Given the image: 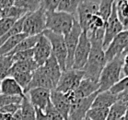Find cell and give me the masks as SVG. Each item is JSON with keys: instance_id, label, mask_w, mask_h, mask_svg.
I'll use <instances>...</instances> for the list:
<instances>
[{"instance_id": "ffe728a7", "label": "cell", "mask_w": 128, "mask_h": 120, "mask_svg": "<svg viewBox=\"0 0 128 120\" xmlns=\"http://www.w3.org/2000/svg\"><path fill=\"white\" fill-rule=\"evenodd\" d=\"M118 101L117 94H114L109 91H98L94 99L91 107H100V108H110L114 102Z\"/></svg>"}, {"instance_id": "cb8c5ba5", "label": "cell", "mask_w": 128, "mask_h": 120, "mask_svg": "<svg viewBox=\"0 0 128 120\" xmlns=\"http://www.w3.org/2000/svg\"><path fill=\"white\" fill-rule=\"evenodd\" d=\"M116 13L124 31H128V0H116Z\"/></svg>"}, {"instance_id": "7402d4cb", "label": "cell", "mask_w": 128, "mask_h": 120, "mask_svg": "<svg viewBox=\"0 0 128 120\" xmlns=\"http://www.w3.org/2000/svg\"><path fill=\"white\" fill-rule=\"evenodd\" d=\"M128 102L117 101L109 108L106 120H118L124 116Z\"/></svg>"}, {"instance_id": "1f68e13d", "label": "cell", "mask_w": 128, "mask_h": 120, "mask_svg": "<svg viewBox=\"0 0 128 120\" xmlns=\"http://www.w3.org/2000/svg\"><path fill=\"white\" fill-rule=\"evenodd\" d=\"M14 64L11 56H0V80L8 77L9 69Z\"/></svg>"}, {"instance_id": "d4e9b609", "label": "cell", "mask_w": 128, "mask_h": 120, "mask_svg": "<svg viewBox=\"0 0 128 120\" xmlns=\"http://www.w3.org/2000/svg\"><path fill=\"white\" fill-rule=\"evenodd\" d=\"M20 113L22 120H35V118H36L35 107L30 102V101L29 100L26 94L21 100Z\"/></svg>"}, {"instance_id": "816d5d0a", "label": "cell", "mask_w": 128, "mask_h": 120, "mask_svg": "<svg viewBox=\"0 0 128 120\" xmlns=\"http://www.w3.org/2000/svg\"><path fill=\"white\" fill-rule=\"evenodd\" d=\"M124 118V120H128V104H127V107H126V111H125Z\"/></svg>"}, {"instance_id": "30bf717a", "label": "cell", "mask_w": 128, "mask_h": 120, "mask_svg": "<svg viewBox=\"0 0 128 120\" xmlns=\"http://www.w3.org/2000/svg\"><path fill=\"white\" fill-rule=\"evenodd\" d=\"M97 93H98V91L87 98L76 100L75 102H71L67 120H84L87 112L91 107V104H92Z\"/></svg>"}, {"instance_id": "44dd1931", "label": "cell", "mask_w": 128, "mask_h": 120, "mask_svg": "<svg viewBox=\"0 0 128 120\" xmlns=\"http://www.w3.org/2000/svg\"><path fill=\"white\" fill-rule=\"evenodd\" d=\"M39 66L33 60V58L25 60V61L15 62L14 64L12 65L11 68L9 69L8 77L15 72H33Z\"/></svg>"}, {"instance_id": "11a10c76", "label": "cell", "mask_w": 128, "mask_h": 120, "mask_svg": "<svg viewBox=\"0 0 128 120\" xmlns=\"http://www.w3.org/2000/svg\"><path fill=\"white\" fill-rule=\"evenodd\" d=\"M118 120H124V117H122V118H120V119H118Z\"/></svg>"}, {"instance_id": "e0dca14e", "label": "cell", "mask_w": 128, "mask_h": 120, "mask_svg": "<svg viewBox=\"0 0 128 120\" xmlns=\"http://www.w3.org/2000/svg\"><path fill=\"white\" fill-rule=\"evenodd\" d=\"M34 88H44V89L51 90V91L54 90L52 81L50 80V79L47 77L46 74H45L42 67H39L38 68H36L33 71L30 82L29 83L28 87L25 89L24 93L26 94L30 90Z\"/></svg>"}, {"instance_id": "d6a6232c", "label": "cell", "mask_w": 128, "mask_h": 120, "mask_svg": "<svg viewBox=\"0 0 128 120\" xmlns=\"http://www.w3.org/2000/svg\"><path fill=\"white\" fill-rule=\"evenodd\" d=\"M32 73L33 72H15V73H12L9 77H12L17 81L18 84L23 89L24 91L30 82Z\"/></svg>"}, {"instance_id": "ac0fdd59", "label": "cell", "mask_w": 128, "mask_h": 120, "mask_svg": "<svg viewBox=\"0 0 128 120\" xmlns=\"http://www.w3.org/2000/svg\"><path fill=\"white\" fill-rule=\"evenodd\" d=\"M42 67L44 68L47 77L52 81L54 88H56V85H57V82H58L59 79H60V76H61L62 69L60 66H59L57 60H56V58L54 57V56L52 54L49 58L47 59L45 63Z\"/></svg>"}, {"instance_id": "f6af8a7d", "label": "cell", "mask_w": 128, "mask_h": 120, "mask_svg": "<svg viewBox=\"0 0 128 120\" xmlns=\"http://www.w3.org/2000/svg\"><path fill=\"white\" fill-rule=\"evenodd\" d=\"M117 98L118 101H122V102H128V88L120 92L119 94H117Z\"/></svg>"}, {"instance_id": "3957f363", "label": "cell", "mask_w": 128, "mask_h": 120, "mask_svg": "<svg viewBox=\"0 0 128 120\" xmlns=\"http://www.w3.org/2000/svg\"><path fill=\"white\" fill-rule=\"evenodd\" d=\"M45 15H46V21H45L46 30L64 36L72 29L73 23L75 21V16L58 10L46 11Z\"/></svg>"}, {"instance_id": "8992f818", "label": "cell", "mask_w": 128, "mask_h": 120, "mask_svg": "<svg viewBox=\"0 0 128 120\" xmlns=\"http://www.w3.org/2000/svg\"><path fill=\"white\" fill-rule=\"evenodd\" d=\"M44 36L49 40L51 46H52V54L54 56L62 71L66 69V47L64 44V36L54 33L49 30H44L42 32Z\"/></svg>"}, {"instance_id": "bcb514c9", "label": "cell", "mask_w": 128, "mask_h": 120, "mask_svg": "<svg viewBox=\"0 0 128 120\" xmlns=\"http://www.w3.org/2000/svg\"><path fill=\"white\" fill-rule=\"evenodd\" d=\"M12 120H22L21 117V113H20V108L18 109L16 113L12 114Z\"/></svg>"}, {"instance_id": "4316f807", "label": "cell", "mask_w": 128, "mask_h": 120, "mask_svg": "<svg viewBox=\"0 0 128 120\" xmlns=\"http://www.w3.org/2000/svg\"><path fill=\"white\" fill-rule=\"evenodd\" d=\"M84 1L86 0H60L56 10L66 12V13L75 16L78 6Z\"/></svg>"}, {"instance_id": "b9f144b4", "label": "cell", "mask_w": 128, "mask_h": 120, "mask_svg": "<svg viewBox=\"0 0 128 120\" xmlns=\"http://www.w3.org/2000/svg\"><path fill=\"white\" fill-rule=\"evenodd\" d=\"M20 108V103H12V104H8L5 105L4 107L0 108V113L2 114H13L14 113Z\"/></svg>"}, {"instance_id": "603a6c76", "label": "cell", "mask_w": 128, "mask_h": 120, "mask_svg": "<svg viewBox=\"0 0 128 120\" xmlns=\"http://www.w3.org/2000/svg\"><path fill=\"white\" fill-rule=\"evenodd\" d=\"M27 36H28L27 34L22 32V33L16 34V35L12 36L9 39H8L2 45H0V56L8 55L24 38H26Z\"/></svg>"}, {"instance_id": "5b68a950", "label": "cell", "mask_w": 128, "mask_h": 120, "mask_svg": "<svg viewBox=\"0 0 128 120\" xmlns=\"http://www.w3.org/2000/svg\"><path fill=\"white\" fill-rule=\"evenodd\" d=\"M84 79V71L75 69V68H66L62 71L60 79L54 90L63 93H67L73 91L79 85L80 81Z\"/></svg>"}, {"instance_id": "836d02e7", "label": "cell", "mask_w": 128, "mask_h": 120, "mask_svg": "<svg viewBox=\"0 0 128 120\" xmlns=\"http://www.w3.org/2000/svg\"><path fill=\"white\" fill-rule=\"evenodd\" d=\"M109 108H100V107H90L87 112L86 117L90 120H106L108 115Z\"/></svg>"}, {"instance_id": "60d3db41", "label": "cell", "mask_w": 128, "mask_h": 120, "mask_svg": "<svg viewBox=\"0 0 128 120\" xmlns=\"http://www.w3.org/2000/svg\"><path fill=\"white\" fill-rule=\"evenodd\" d=\"M60 0H42V8L45 11H54L57 9Z\"/></svg>"}, {"instance_id": "74e56055", "label": "cell", "mask_w": 128, "mask_h": 120, "mask_svg": "<svg viewBox=\"0 0 128 120\" xmlns=\"http://www.w3.org/2000/svg\"><path fill=\"white\" fill-rule=\"evenodd\" d=\"M12 56L13 62H20V61H25V60H29V59L33 58V50L29 49L25 50V51H21L18 53L15 54Z\"/></svg>"}, {"instance_id": "d6986e66", "label": "cell", "mask_w": 128, "mask_h": 120, "mask_svg": "<svg viewBox=\"0 0 128 120\" xmlns=\"http://www.w3.org/2000/svg\"><path fill=\"white\" fill-rule=\"evenodd\" d=\"M0 93L15 96H25L23 89L18 84L12 77H6L0 80Z\"/></svg>"}, {"instance_id": "6da1fadb", "label": "cell", "mask_w": 128, "mask_h": 120, "mask_svg": "<svg viewBox=\"0 0 128 120\" xmlns=\"http://www.w3.org/2000/svg\"><path fill=\"white\" fill-rule=\"evenodd\" d=\"M88 35L90 40L91 48L88 61L82 70L84 71V79L99 82L100 75L107 63V60L105 58L104 48L102 46L104 29L99 30L98 32Z\"/></svg>"}, {"instance_id": "e575fe53", "label": "cell", "mask_w": 128, "mask_h": 120, "mask_svg": "<svg viewBox=\"0 0 128 120\" xmlns=\"http://www.w3.org/2000/svg\"><path fill=\"white\" fill-rule=\"evenodd\" d=\"M26 14H28L24 9H20L16 6H12L10 9H8L6 11L3 13V18H9L14 21H18L20 19L23 18Z\"/></svg>"}, {"instance_id": "ba28073f", "label": "cell", "mask_w": 128, "mask_h": 120, "mask_svg": "<svg viewBox=\"0 0 128 120\" xmlns=\"http://www.w3.org/2000/svg\"><path fill=\"white\" fill-rule=\"evenodd\" d=\"M82 32V30L79 26L78 22L75 18L74 23H73L72 29L70 32L64 35V44L66 47V68H72L73 67V60H74V53L76 48V45L78 44V40L80 37V34Z\"/></svg>"}, {"instance_id": "9a60e30c", "label": "cell", "mask_w": 128, "mask_h": 120, "mask_svg": "<svg viewBox=\"0 0 128 120\" xmlns=\"http://www.w3.org/2000/svg\"><path fill=\"white\" fill-rule=\"evenodd\" d=\"M26 95L35 108L44 111V109L46 108L47 104L50 102L51 90L44 88H34L30 90Z\"/></svg>"}, {"instance_id": "c3c4849f", "label": "cell", "mask_w": 128, "mask_h": 120, "mask_svg": "<svg viewBox=\"0 0 128 120\" xmlns=\"http://www.w3.org/2000/svg\"><path fill=\"white\" fill-rule=\"evenodd\" d=\"M122 72L124 73V77H127L128 76V65H122Z\"/></svg>"}, {"instance_id": "7a4b0ae2", "label": "cell", "mask_w": 128, "mask_h": 120, "mask_svg": "<svg viewBox=\"0 0 128 120\" xmlns=\"http://www.w3.org/2000/svg\"><path fill=\"white\" fill-rule=\"evenodd\" d=\"M124 57L122 56H118L115 58L108 61L100 75L99 91H109L121 79Z\"/></svg>"}, {"instance_id": "f546056e", "label": "cell", "mask_w": 128, "mask_h": 120, "mask_svg": "<svg viewBox=\"0 0 128 120\" xmlns=\"http://www.w3.org/2000/svg\"><path fill=\"white\" fill-rule=\"evenodd\" d=\"M116 0H100V3L99 5V9L97 14L104 21H107L109 16L111 14L112 6Z\"/></svg>"}, {"instance_id": "484cf974", "label": "cell", "mask_w": 128, "mask_h": 120, "mask_svg": "<svg viewBox=\"0 0 128 120\" xmlns=\"http://www.w3.org/2000/svg\"><path fill=\"white\" fill-rule=\"evenodd\" d=\"M40 35H41V34H39V35L27 36L26 38H24L23 40H22L20 44H18L17 46L15 47L14 49L12 50L8 55V56H13V55L18 53V52H21V51L32 49V48L35 46V44H37V42H38Z\"/></svg>"}, {"instance_id": "f5cc1de1", "label": "cell", "mask_w": 128, "mask_h": 120, "mask_svg": "<svg viewBox=\"0 0 128 120\" xmlns=\"http://www.w3.org/2000/svg\"><path fill=\"white\" fill-rule=\"evenodd\" d=\"M3 18V10L0 9V20Z\"/></svg>"}, {"instance_id": "8fae6325", "label": "cell", "mask_w": 128, "mask_h": 120, "mask_svg": "<svg viewBox=\"0 0 128 120\" xmlns=\"http://www.w3.org/2000/svg\"><path fill=\"white\" fill-rule=\"evenodd\" d=\"M128 44V31H122L114 37L104 50L105 58L108 61L121 56Z\"/></svg>"}, {"instance_id": "4dcf8cb0", "label": "cell", "mask_w": 128, "mask_h": 120, "mask_svg": "<svg viewBox=\"0 0 128 120\" xmlns=\"http://www.w3.org/2000/svg\"><path fill=\"white\" fill-rule=\"evenodd\" d=\"M104 26L105 21L100 17L99 15L96 14L94 15L93 17L90 20V21H88L86 32H87L88 34H91V33L98 32L99 30L104 29Z\"/></svg>"}, {"instance_id": "f907efd6", "label": "cell", "mask_w": 128, "mask_h": 120, "mask_svg": "<svg viewBox=\"0 0 128 120\" xmlns=\"http://www.w3.org/2000/svg\"><path fill=\"white\" fill-rule=\"evenodd\" d=\"M126 54H128V44H127V46L125 47L124 48V51H122V55H121V56H124V55H126Z\"/></svg>"}, {"instance_id": "9c48e42d", "label": "cell", "mask_w": 128, "mask_h": 120, "mask_svg": "<svg viewBox=\"0 0 128 120\" xmlns=\"http://www.w3.org/2000/svg\"><path fill=\"white\" fill-rule=\"evenodd\" d=\"M122 31H124V29H122V24H121V22L118 20V17H117L116 1H115L114 6H112L111 14L109 16V18L107 19V21H105L104 36H103V42H102L103 48H106L112 42V40Z\"/></svg>"}, {"instance_id": "7c38bea8", "label": "cell", "mask_w": 128, "mask_h": 120, "mask_svg": "<svg viewBox=\"0 0 128 120\" xmlns=\"http://www.w3.org/2000/svg\"><path fill=\"white\" fill-rule=\"evenodd\" d=\"M100 85L99 82L92 81L88 79H83L80 81L79 85L73 91L67 92V96L69 98L70 102H73L79 99L87 98L99 91Z\"/></svg>"}, {"instance_id": "4fadbf2b", "label": "cell", "mask_w": 128, "mask_h": 120, "mask_svg": "<svg viewBox=\"0 0 128 120\" xmlns=\"http://www.w3.org/2000/svg\"><path fill=\"white\" fill-rule=\"evenodd\" d=\"M98 9H99V5L96 2L90 0H86L78 6L76 9V14H78L76 21L78 22L82 32L87 31L88 21L94 15L97 14Z\"/></svg>"}, {"instance_id": "8d00e7d4", "label": "cell", "mask_w": 128, "mask_h": 120, "mask_svg": "<svg viewBox=\"0 0 128 120\" xmlns=\"http://www.w3.org/2000/svg\"><path fill=\"white\" fill-rule=\"evenodd\" d=\"M44 112L45 113V114H46L47 116L49 117L50 120H64V117L61 115V114L52 106L51 101L47 104L46 108L44 109Z\"/></svg>"}, {"instance_id": "ee69618b", "label": "cell", "mask_w": 128, "mask_h": 120, "mask_svg": "<svg viewBox=\"0 0 128 120\" xmlns=\"http://www.w3.org/2000/svg\"><path fill=\"white\" fill-rule=\"evenodd\" d=\"M35 112H36V118H35V120H50L49 117L47 116L44 111H42V110H40L38 108H35Z\"/></svg>"}, {"instance_id": "83f0119b", "label": "cell", "mask_w": 128, "mask_h": 120, "mask_svg": "<svg viewBox=\"0 0 128 120\" xmlns=\"http://www.w3.org/2000/svg\"><path fill=\"white\" fill-rule=\"evenodd\" d=\"M14 6L24 9L27 13H32L41 8L42 0H14Z\"/></svg>"}, {"instance_id": "681fc988", "label": "cell", "mask_w": 128, "mask_h": 120, "mask_svg": "<svg viewBox=\"0 0 128 120\" xmlns=\"http://www.w3.org/2000/svg\"><path fill=\"white\" fill-rule=\"evenodd\" d=\"M122 57H124V65H128V54L124 55Z\"/></svg>"}, {"instance_id": "5bb4252c", "label": "cell", "mask_w": 128, "mask_h": 120, "mask_svg": "<svg viewBox=\"0 0 128 120\" xmlns=\"http://www.w3.org/2000/svg\"><path fill=\"white\" fill-rule=\"evenodd\" d=\"M33 50V60H34L39 67H42L45 63L47 59L52 55V46L49 40L42 33L37 44L32 48Z\"/></svg>"}, {"instance_id": "7dc6e473", "label": "cell", "mask_w": 128, "mask_h": 120, "mask_svg": "<svg viewBox=\"0 0 128 120\" xmlns=\"http://www.w3.org/2000/svg\"><path fill=\"white\" fill-rule=\"evenodd\" d=\"M0 120H12V114L0 113Z\"/></svg>"}, {"instance_id": "277c9868", "label": "cell", "mask_w": 128, "mask_h": 120, "mask_svg": "<svg viewBox=\"0 0 128 120\" xmlns=\"http://www.w3.org/2000/svg\"><path fill=\"white\" fill-rule=\"evenodd\" d=\"M46 11L42 8H40L36 11L26 14L23 21V29L22 32L28 36L39 35L42 34L46 30L45 21H46Z\"/></svg>"}, {"instance_id": "f35d334b", "label": "cell", "mask_w": 128, "mask_h": 120, "mask_svg": "<svg viewBox=\"0 0 128 120\" xmlns=\"http://www.w3.org/2000/svg\"><path fill=\"white\" fill-rule=\"evenodd\" d=\"M128 88V76L124 77V79H121L119 81L117 82L116 84L114 85L111 89L110 91L114 94H119L120 92H122L124 90Z\"/></svg>"}, {"instance_id": "ab89813d", "label": "cell", "mask_w": 128, "mask_h": 120, "mask_svg": "<svg viewBox=\"0 0 128 120\" xmlns=\"http://www.w3.org/2000/svg\"><path fill=\"white\" fill-rule=\"evenodd\" d=\"M16 22V21L12 20L9 18H2L0 20V37L6 33L8 32V30L11 28L14 23Z\"/></svg>"}, {"instance_id": "db71d44e", "label": "cell", "mask_w": 128, "mask_h": 120, "mask_svg": "<svg viewBox=\"0 0 128 120\" xmlns=\"http://www.w3.org/2000/svg\"><path fill=\"white\" fill-rule=\"evenodd\" d=\"M84 120H90V118H88V117H85Z\"/></svg>"}, {"instance_id": "f1b7e54d", "label": "cell", "mask_w": 128, "mask_h": 120, "mask_svg": "<svg viewBox=\"0 0 128 120\" xmlns=\"http://www.w3.org/2000/svg\"><path fill=\"white\" fill-rule=\"evenodd\" d=\"M25 16H26V15H25ZM25 16H24L23 18L20 19L18 21H16V22L14 23V25L8 30V32H6V33H5L2 37H0V45H2L8 39H9L10 37H12V36L16 35V34H18V33H22L23 21H24Z\"/></svg>"}, {"instance_id": "52a82bcc", "label": "cell", "mask_w": 128, "mask_h": 120, "mask_svg": "<svg viewBox=\"0 0 128 120\" xmlns=\"http://www.w3.org/2000/svg\"><path fill=\"white\" fill-rule=\"evenodd\" d=\"M91 44L88 38V35L86 32H82L78 40V44L74 53V60H73L72 68L81 70L85 67L88 61V57L90 55Z\"/></svg>"}, {"instance_id": "d590c367", "label": "cell", "mask_w": 128, "mask_h": 120, "mask_svg": "<svg viewBox=\"0 0 128 120\" xmlns=\"http://www.w3.org/2000/svg\"><path fill=\"white\" fill-rule=\"evenodd\" d=\"M23 97L15 96V95H6V94L0 93V108L4 107L5 105H8V104L20 103L21 100H22Z\"/></svg>"}, {"instance_id": "7bdbcfd3", "label": "cell", "mask_w": 128, "mask_h": 120, "mask_svg": "<svg viewBox=\"0 0 128 120\" xmlns=\"http://www.w3.org/2000/svg\"><path fill=\"white\" fill-rule=\"evenodd\" d=\"M14 6V0H0V9L3 10V13Z\"/></svg>"}, {"instance_id": "2e32d148", "label": "cell", "mask_w": 128, "mask_h": 120, "mask_svg": "<svg viewBox=\"0 0 128 120\" xmlns=\"http://www.w3.org/2000/svg\"><path fill=\"white\" fill-rule=\"evenodd\" d=\"M50 101L52 102V106L61 114L62 116L64 117V119L67 120L70 105H71V102H70V100L67 96V94L57 91L56 90H52Z\"/></svg>"}]
</instances>
